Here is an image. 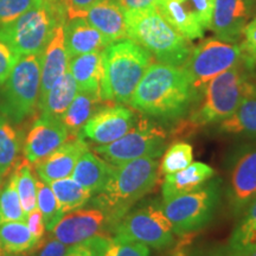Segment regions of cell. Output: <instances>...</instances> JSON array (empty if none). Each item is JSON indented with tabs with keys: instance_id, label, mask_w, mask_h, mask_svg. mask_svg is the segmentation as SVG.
<instances>
[{
	"instance_id": "1",
	"label": "cell",
	"mask_w": 256,
	"mask_h": 256,
	"mask_svg": "<svg viewBox=\"0 0 256 256\" xmlns=\"http://www.w3.org/2000/svg\"><path fill=\"white\" fill-rule=\"evenodd\" d=\"M198 94L184 66L153 62L138 84L130 104L146 116L176 121L188 113Z\"/></svg>"
},
{
	"instance_id": "2",
	"label": "cell",
	"mask_w": 256,
	"mask_h": 256,
	"mask_svg": "<svg viewBox=\"0 0 256 256\" xmlns=\"http://www.w3.org/2000/svg\"><path fill=\"white\" fill-rule=\"evenodd\" d=\"M152 63L151 54L130 38L110 44L102 51V101L104 104H130Z\"/></svg>"
},
{
	"instance_id": "3",
	"label": "cell",
	"mask_w": 256,
	"mask_h": 256,
	"mask_svg": "<svg viewBox=\"0 0 256 256\" xmlns=\"http://www.w3.org/2000/svg\"><path fill=\"white\" fill-rule=\"evenodd\" d=\"M254 66L255 60H248L208 82L202 90L200 106L185 124L194 128L218 124L229 118L244 98L256 92V84L252 81Z\"/></svg>"
},
{
	"instance_id": "4",
	"label": "cell",
	"mask_w": 256,
	"mask_h": 256,
	"mask_svg": "<svg viewBox=\"0 0 256 256\" xmlns=\"http://www.w3.org/2000/svg\"><path fill=\"white\" fill-rule=\"evenodd\" d=\"M159 174L156 158H139L115 166L110 179L92 204L104 210L115 226L156 186Z\"/></svg>"
},
{
	"instance_id": "5",
	"label": "cell",
	"mask_w": 256,
	"mask_h": 256,
	"mask_svg": "<svg viewBox=\"0 0 256 256\" xmlns=\"http://www.w3.org/2000/svg\"><path fill=\"white\" fill-rule=\"evenodd\" d=\"M124 14L130 40L142 46L160 63L184 66L192 50L188 40L170 26L158 10L151 8Z\"/></svg>"
},
{
	"instance_id": "6",
	"label": "cell",
	"mask_w": 256,
	"mask_h": 256,
	"mask_svg": "<svg viewBox=\"0 0 256 256\" xmlns=\"http://www.w3.org/2000/svg\"><path fill=\"white\" fill-rule=\"evenodd\" d=\"M66 19L60 0H38L14 23L0 28V40L18 56L40 55L57 25Z\"/></svg>"
},
{
	"instance_id": "7",
	"label": "cell",
	"mask_w": 256,
	"mask_h": 256,
	"mask_svg": "<svg viewBox=\"0 0 256 256\" xmlns=\"http://www.w3.org/2000/svg\"><path fill=\"white\" fill-rule=\"evenodd\" d=\"M0 90V110L22 122L37 110L40 95V55L19 56Z\"/></svg>"
},
{
	"instance_id": "8",
	"label": "cell",
	"mask_w": 256,
	"mask_h": 256,
	"mask_svg": "<svg viewBox=\"0 0 256 256\" xmlns=\"http://www.w3.org/2000/svg\"><path fill=\"white\" fill-rule=\"evenodd\" d=\"M220 197V180L214 177L188 194L162 200L160 206L174 232L188 235L203 229L212 220Z\"/></svg>"
},
{
	"instance_id": "9",
	"label": "cell",
	"mask_w": 256,
	"mask_h": 256,
	"mask_svg": "<svg viewBox=\"0 0 256 256\" xmlns=\"http://www.w3.org/2000/svg\"><path fill=\"white\" fill-rule=\"evenodd\" d=\"M248 60L252 58L243 49L242 44L206 40L191 50L183 66L190 74L194 89L200 92L204 86L217 75Z\"/></svg>"
},
{
	"instance_id": "10",
	"label": "cell",
	"mask_w": 256,
	"mask_h": 256,
	"mask_svg": "<svg viewBox=\"0 0 256 256\" xmlns=\"http://www.w3.org/2000/svg\"><path fill=\"white\" fill-rule=\"evenodd\" d=\"M115 238L140 242L156 249L168 248L174 243V229L159 203L130 209L114 226Z\"/></svg>"
},
{
	"instance_id": "11",
	"label": "cell",
	"mask_w": 256,
	"mask_h": 256,
	"mask_svg": "<svg viewBox=\"0 0 256 256\" xmlns=\"http://www.w3.org/2000/svg\"><path fill=\"white\" fill-rule=\"evenodd\" d=\"M168 134L162 127L142 120L120 139L95 147V152L110 165L118 166L139 158H156L162 154Z\"/></svg>"
},
{
	"instance_id": "12",
	"label": "cell",
	"mask_w": 256,
	"mask_h": 256,
	"mask_svg": "<svg viewBox=\"0 0 256 256\" xmlns=\"http://www.w3.org/2000/svg\"><path fill=\"white\" fill-rule=\"evenodd\" d=\"M228 174L229 209L234 216L240 217L256 198V144L240 147L234 153Z\"/></svg>"
},
{
	"instance_id": "13",
	"label": "cell",
	"mask_w": 256,
	"mask_h": 256,
	"mask_svg": "<svg viewBox=\"0 0 256 256\" xmlns=\"http://www.w3.org/2000/svg\"><path fill=\"white\" fill-rule=\"evenodd\" d=\"M113 228L114 222L110 216L96 206L66 214L50 232L52 238L70 247L96 235H107L106 232H113Z\"/></svg>"
},
{
	"instance_id": "14",
	"label": "cell",
	"mask_w": 256,
	"mask_h": 256,
	"mask_svg": "<svg viewBox=\"0 0 256 256\" xmlns=\"http://www.w3.org/2000/svg\"><path fill=\"white\" fill-rule=\"evenodd\" d=\"M136 124L133 110L119 104L101 107L82 127L80 136L98 145H107L120 139Z\"/></svg>"
},
{
	"instance_id": "15",
	"label": "cell",
	"mask_w": 256,
	"mask_h": 256,
	"mask_svg": "<svg viewBox=\"0 0 256 256\" xmlns=\"http://www.w3.org/2000/svg\"><path fill=\"white\" fill-rule=\"evenodd\" d=\"M72 138L66 126L60 120L40 116L34 121L25 138L24 158L34 164Z\"/></svg>"
},
{
	"instance_id": "16",
	"label": "cell",
	"mask_w": 256,
	"mask_h": 256,
	"mask_svg": "<svg viewBox=\"0 0 256 256\" xmlns=\"http://www.w3.org/2000/svg\"><path fill=\"white\" fill-rule=\"evenodd\" d=\"M252 16V0H215L210 30L220 40L238 43Z\"/></svg>"
},
{
	"instance_id": "17",
	"label": "cell",
	"mask_w": 256,
	"mask_h": 256,
	"mask_svg": "<svg viewBox=\"0 0 256 256\" xmlns=\"http://www.w3.org/2000/svg\"><path fill=\"white\" fill-rule=\"evenodd\" d=\"M87 150H89L88 144L81 136L69 138L52 153L34 162L36 174L46 184L72 177L76 162Z\"/></svg>"
},
{
	"instance_id": "18",
	"label": "cell",
	"mask_w": 256,
	"mask_h": 256,
	"mask_svg": "<svg viewBox=\"0 0 256 256\" xmlns=\"http://www.w3.org/2000/svg\"><path fill=\"white\" fill-rule=\"evenodd\" d=\"M64 23L66 22L57 25L50 40L40 52V101L69 69L70 57L64 40Z\"/></svg>"
},
{
	"instance_id": "19",
	"label": "cell",
	"mask_w": 256,
	"mask_h": 256,
	"mask_svg": "<svg viewBox=\"0 0 256 256\" xmlns=\"http://www.w3.org/2000/svg\"><path fill=\"white\" fill-rule=\"evenodd\" d=\"M64 40L70 58L92 52H102L110 46L84 17L68 19L64 23Z\"/></svg>"
},
{
	"instance_id": "20",
	"label": "cell",
	"mask_w": 256,
	"mask_h": 256,
	"mask_svg": "<svg viewBox=\"0 0 256 256\" xmlns=\"http://www.w3.org/2000/svg\"><path fill=\"white\" fill-rule=\"evenodd\" d=\"M86 19L100 32L110 44L126 40V18L116 0L98 2L87 12Z\"/></svg>"
},
{
	"instance_id": "21",
	"label": "cell",
	"mask_w": 256,
	"mask_h": 256,
	"mask_svg": "<svg viewBox=\"0 0 256 256\" xmlns=\"http://www.w3.org/2000/svg\"><path fill=\"white\" fill-rule=\"evenodd\" d=\"M114 168L100 156L87 150L76 162L72 178L92 194H98L110 179Z\"/></svg>"
},
{
	"instance_id": "22",
	"label": "cell",
	"mask_w": 256,
	"mask_h": 256,
	"mask_svg": "<svg viewBox=\"0 0 256 256\" xmlns=\"http://www.w3.org/2000/svg\"><path fill=\"white\" fill-rule=\"evenodd\" d=\"M214 176H215V170L211 166L200 162H191L188 168L176 174H166L162 188V200L196 190L206 184Z\"/></svg>"
},
{
	"instance_id": "23",
	"label": "cell",
	"mask_w": 256,
	"mask_h": 256,
	"mask_svg": "<svg viewBox=\"0 0 256 256\" xmlns=\"http://www.w3.org/2000/svg\"><path fill=\"white\" fill-rule=\"evenodd\" d=\"M156 8L179 34L188 40L204 36V28L198 23L185 0H158Z\"/></svg>"
},
{
	"instance_id": "24",
	"label": "cell",
	"mask_w": 256,
	"mask_h": 256,
	"mask_svg": "<svg viewBox=\"0 0 256 256\" xmlns=\"http://www.w3.org/2000/svg\"><path fill=\"white\" fill-rule=\"evenodd\" d=\"M68 70L78 84V92L101 96L102 52L72 57L70 58Z\"/></svg>"
},
{
	"instance_id": "25",
	"label": "cell",
	"mask_w": 256,
	"mask_h": 256,
	"mask_svg": "<svg viewBox=\"0 0 256 256\" xmlns=\"http://www.w3.org/2000/svg\"><path fill=\"white\" fill-rule=\"evenodd\" d=\"M78 92V84L68 70L38 104L42 116L60 120Z\"/></svg>"
},
{
	"instance_id": "26",
	"label": "cell",
	"mask_w": 256,
	"mask_h": 256,
	"mask_svg": "<svg viewBox=\"0 0 256 256\" xmlns=\"http://www.w3.org/2000/svg\"><path fill=\"white\" fill-rule=\"evenodd\" d=\"M218 132L256 140V92L244 98L229 118L218 122Z\"/></svg>"
},
{
	"instance_id": "27",
	"label": "cell",
	"mask_w": 256,
	"mask_h": 256,
	"mask_svg": "<svg viewBox=\"0 0 256 256\" xmlns=\"http://www.w3.org/2000/svg\"><path fill=\"white\" fill-rule=\"evenodd\" d=\"M101 104H104L101 96L78 92L63 114L60 122L66 126L70 136H78L86 122L100 110Z\"/></svg>"
},
{
	"instance_id": "28",
	"label": "cell",
	"mask_w": 256,
	"mask_h": 256,
	"mask_svg": "<svg viewBox=\"0 0 256 256\" xmlns=\"http://www.w3.org/2000/svg\"><path fill=\"white\" fill-rule=\"evenodd\" d=\"M226 249L232 256H243L256 249V198L240 216Z\"/></svg>"
},
{
	"instance_id": "29",
	"label": "cell",
	"mask_w": 256,
	"mask_h": 256,
	"mask_svg": "<svg viewBox=\"0 0 256 256\" xmlns=\"http://www.w3.org/2000/svg\"><path fill=\"white\" fill-rule=\"evenodd\" d=\"M51 190L58 202L60 209L63 215L81 209L89 203L92 196V192L83 188L72 177L58 179L49 183Z\"/></svg>"
},
{
	"instance_id": "30",
	"label": "cell",
	"mask_w": 256,
	"mask_h": 256,
	"mask_svg": "<svg viewBox=\"0 0 256 256\" xmlns=\"http://www.w3.org/2000/svg\"><path fill=\"white\" fill-rule=\"evenodd\" d=\"M40 242L34 238L25 222H6L0 224V252H26L36 249Z\"/></svg>"
},
{
	"instance_id": "31",
	"label": "cell",
	"mask_w": 256,
	"mask_h": 256,
	"mask_svg": "<svg viewBox=\"0 0 256 256\" xmlns=\"http://www.w3.org/2000/svg\"><path fill=\"white\" fill-rule=\"evenodd\" d=\"M20 136L0 110V178L4 179L14 168L20 152Z\"/></svg>"
},
{
	"instance_id": "32",
	"label": "cell",
	"mask_w": 256,
	"mask_h": 256,
	"mask_svg": "<svg viewBox=\"0 0 256 256\" xmlns=\"http://www.w3.org/2000/svg\"><path fill=\"white\" fill-rule=\"evenodd\" d=\"M32 165L25 158L22 159L16 162L11 174L26 215L37 208V178Z\"/></svg>"
},
{
	"instance_id": "33",
	"label": "cell",
	"mask_w": 256,
	"mask_h": 256,
	"mask_svg": "<svg viewBox=\"0 0 256 256\" xmlns=\"http://www.w3.org/2000/svg\"><path fill=\"white\" fill-rule=\"evenodd\" d=\"M26 214L22 206L14 178L0 191V224L6 222H25Z\"/></svg>"
},
{
	"instance_id": "34",
	"label": "cell",
	"mask_w": 256,
	"mask_h": 256,
	"mask_svg": "<svg viewBox=\"0 0 256 256\" xmlns=\"http://www.w3.org/2000/svg\"><path fill=\"white\" fill-rule=\"evenodd\" d=\"M162 159L159 164V174H176L188 168L194 160V148L185 142H176L162 153Z\"/></svg>"
},
{
	"instance_id": "35",
	"label": "cell",
	"mask_w": 256,
	"mask_h": 256,
	"mask_svg": "<svg viewBox=\"0 0 256 256\" xmlns=\"http://www.w3.org/2000/svg\"><path fill=\"white\" fill-rule=\"evenodd\" d=\"M37 209L43 216L48 232H51L58 220L64 216L60 209L58 202L51 190L50 185L37 179Z\"/></svg>"
},
{
	"instance_id": "36",
	"label": "cell",
	"mask_w": 256,
	"mask_h": 256,
	"mask_svg": "<svg viewBox=\"0 0 256 256\" xmlns=\"http://www.w3.org/2000/svg\"><path fill=\"white\" fill-rule=\"evenodd\" d=\"M110 236L96 235L86 241L70 246L64 256H106Z\"/></svg>"
},
{
	"instance_id": "37",
	"label": "cell",
	"mask_w": 256,
	"mask_h": 256,
	"mask_svg": "<svg viewBox=\"0 0 256 256\" xmlns=\"http://www.w3.org/2000/svg\"><path fill=\"white\" fill-rule=\"evenodd\" d=\"M106 256H150V249L140 242L127 241L113 236L106 248Z\"/></svg>"
},
{
	"instance_id": "38",
	"label": "cell",
	"mask_w": 256,
	"mask_h": 256,
	"mask_svg": "<svg viewBox=\"0 0 256 256\" xmlns=\"http://www.w3.org/2000/svg\"><path fill=\"white\" fill-rule=\"evenodd\" d=\"M38 0H0V28L14 23Z\"/></svg>"
},
{
	"instance_id": "39",
	"label": "cell",
	"mask_w": 256,
	"mask_h": 256,
	"mask_svg": "<svg viewBox=\"0 0 256 256\" xmlns=\"http://www.w3.org/2000/svg\"><path fill=\"white\" fill-rule=\"evenodd\" d=\"M204 30L210 28L215 0H185Z\"/></svg>"
},
{
	"instance_id": "40",
	"label": "cell",
	"mask_w": 256,
	"mask_h": 256,
	"mask_svg": "<svg viewBox=\"0 0 256 256\" xmlns=\"http://www.w3.org/2000/svg\"><path fill=\"white\" fill-rule=\"evenodd\" d=\"M18 58L17 54L8 44L0 40V86L8 80Z\"/></svg>"
},
{
	"instance_id": "41",
	"label": "cell",
	"mask_w": 256,
	"mask_h": 256,
	"mask_svg": "<svg viewBox=\"0 0 256 256\" xmlns=\"http://www.w3.org/2000/svg\"><path fill=\"white\" fill-rule=\"evenodd\" d=\"M66 8V19L82 18L87 16V12L92 5L100 0H60Z\"/></svg>"
},
{
	"instance_id": "42",
	"label": "cell",
	"mask_w": 256,
	"mask_h": 256,
	"mask_svg": "<svg viewBox=\"0 0 256 256\" xmlns=\"http://www.w3.org/2000/svg\"><path fill=\"white\" fill-rule=\"evenodd\" d=\"M242 36L244 38L242 43L243 49L256 62V16L246 25Z\"/></svg>"
},
{
	"instance_id": "43",
	"label": "cell",
	"mask_w": 256,
	"mask_h": 256,
	"mask_svg": "<svg viewBox=\"0 0 256 256\" xmlns=\"http://www.w3.org/2000/svg\"><path fill=\"white\" fill-rule=\"evenodd\" d=\"M36 248H38L36 256H64L69 247L55 238H51L43 243L40 241Z\"/></svg>"
},
{
	"instance_id": "44",
	"label": "cell",
	"mask_w": 256,
	"mask_h": 256,
	"mask_svg": "<svg viewBox=\"0 0 256 256\" xmlns=\"http://www.w3.org/2000/svg\"><path fill=\"white\" fill-rule=\"evenodd\" d=\"M26 223L28 228L30 229L32 235L34 236V238L40 243L42 240L44 238V232H46V224H44L43 216H42L40 211L37 209L32 210L31 212H28L26 215Z\"/></svg>"
},
{
	"instance_id": "45",
	"label": "cell",
	"mask_w": 256,
	"mask_h": 256,
	"mask_svg": "<svg viewBox=\"0 0 256 256\" xmlns=\"http://www.w3.org/2000/svg\"><path fill=\"white\" fill-rule=\"evenodd\" d=\"M124 12L142 11L151 8H156L158 0H116Z\"/></svg>"
},
{
	"instance_id": "46",
	"label": "cell",
	"mask_w": 256,
	"mask_h": 256,
	"mask_svg": "<svg viewBox=\"0 0 256 256\" xmlns=\"http://www.w3.org/2000/svg\"><path fill=\"white\" fill-rule=\"evenodd\" d=\"M206 256H232V252L226 248V249H220V250H217V252H212Z\"/></svg>"
},
{
	"instance_id": "47",
	"label": "cell",
	"mask_w": 256,
	"mask_h": 256,
	"mask_svg": "<svg viewBox=\"0 0 256 256\" xmlns=\"http://www.w3.org/2000/svg\"><path fill=\"white\" fill-rule=\"evenodd\" d=\"M0 256H26V255H25V252H19V254H14V252H0Z\"/></svg>"
},
{
	"instance_id": "48",
	"label": "cell",
	"mask_w": 256,
	"mask_h": 256,
	"mask_svg": "<svg viewBox=\"0 0 256 256\" xmlns=\"http://www.w3.org/2000/svg\"><path fill=\"white\" fill-rule=\"evenodd\" d=\"M243 256H256V249H255V250L249 252L248 254H246V255H243Z\"/></svg>"
},
{
	"instance_id": "49",
	"label": "cell",
	"mask_w": 256,
	"mask_h": 256,
	"mask_svg": "<svg viewBox=\"0 0 256 256\" xmlns=\"http://www.w3.org/2000/svg\"><path fill=\"white\" fill-rule=\"evenodd\" d=\"M2 179L0 178V188H2Z\"/></svg>"
}]
</instances>
